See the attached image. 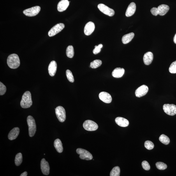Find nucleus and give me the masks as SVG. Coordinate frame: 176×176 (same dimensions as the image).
<instances>
[{
	"label": "nucleus",
	"instance_id": "f257e3e1",
	"mask_svg": "<svg viewBox=\"0 0 176 176\" xmlns=\"http://www.w3.org/2000/svg\"><path fill=\"white\" fill-rule=\"evenodd\" d=\"M7 63L10 68L12 69L17 68L20 65V60L19 57L17 54H13L9 55L7 59Z\"/></svg>",
	"mask_w": 176,
	"mask_h": 176
},
{
	"label": "nucleus",
	"instance_id": "f03ea898",
	"mask_svg": "<svg viewBox=\"0 0 176 176\" xmlns=\"http://www.w3.org/2000/svg\"><path fill=\"white\" fill-rule=\"evenodd\" d=\"M32 105L31 93L27 91L24 93L22 97L20 105L23 108H27L31 107Z\"/></svg>",
	"mask_w": 176,
	"mask_h": 176
},
{
	"label": "nucleus",
	"instance_id": "7ed1b4c3",
	"mask_svg": "<svg viewBox=\"0 0 176 176\" xmlns=\"http://www.w3.org/2000/svg\"><path fill=\"white\" fill-rule=\"evenodd\" d=\"M27 121L29 126V135L31 137H32L34 135L36 131L35 120L31 116L29 115L27 117Z\"/></svg>",
	"mask_w": 176,
	"mask_h": 176
},
{
	"label": "nucleus",
	"instance_id": "20e7f679",
	"mask_svg": "<svg viewBox=\"0 0 176 176\" xmlns=\"http://www.w3.org/2000/svg\"><path fill=\"white\" fill-rule=\"evenodd\" d=\"M55 112L58 119L60 122H63L66 119L65 109L61 106H58L55 108Z\"/></svg>",
	"mask_w": 176,
	"mask_h": 176
},
{
	"label": "nucleus",
	"instance_id": "39448f33",
	"mask_svg": "<svg viewBox=\"0 0 176 176\" xmlns=\"http://www.w3.org/2000/svg\"><path fill=\"white\" fill-rule=\"evenodd\" d=\"M76 152L80 155L79 157L82 159L90 160L93 158L92 155L86 150L78 148L76 150Z\"/></svg>",
	"mask_w": 176,
	"mask_h": 176
},
{
	"label": "nucleus",
	"instance_id": "423d86ee",
	"mask_svg": "<svg viewBox=\"0 0 176 176\" xmlns=\"http://www.w3.org/2000/svg\"><path fill=\"white\" fill-rule=\"evenodd\" d=\"M83 127L85 130L89 131H96L98 128V125L96 122L89 120L84 122Z\"/></svg>",
	"mask_w": 176,
	"mask_h": 176
},
{
	"label": "nucleus",
	"instance_id": "0eeeda50",
	"mask_svg": "<svg viewBox=\"0 0 176 176\" xmlns=\"http://www.w3.org/2000/svg\"><path fill=\"white\" fill-rule=\"evenodd\" d=\"M40 11V7L36 6L26 9L23 11V13L24 15L28 17H32L37 15Z\"/></svg>",
	"mask_w": 176,
	"mask_h": 176
},
{
	"label": "nucleus",
	"instance_id": "6e6552de",
	"mask_svg": "<svg viewBox=\"0 0 176 176\" xmlns=\"http://www.w3.org/2000/svg\"><path fill=\"white\" fill-rule=\"evenodd\" d=\"M65 27V25L63 23H60L55 25L51 29L48 33L49 36H54L61 31Z\"/></svg>",
	"mask_w": 176,
	"mask_h": 176
},
{
	"label": "nucleus",
	"instance_id": "1a4fd4ad",
	"mask_svg": "<svg viewBox=\"0 0 176 176\" xmlns=\"http://www.w3.org/2000/svg\"><path fill=\"white\" fill-rule=\"evenodd\" d=\"M98 7L99 10L101 12L106 15L109 16V17H112L115 15L114 11L113 9L109 7L105 4H99L98 6Z\"/></svg>",
	"mask_w": 176,
	"mask_h": 176
},
{
	"label": "nucleus",
	"instance_id": "9d476101",
	"mask_svg": "<svg viewBox=\"0 0 176 176\" xmlns=\"http://www.w3.org/2000/svg\"><path fill=\"white\" fill-rule=\"evenodd\" d=\"M163 108L164 112L167 114L171 116L176 114V105L173 104H164Z\"/></svg>",
	"mask_w": 176,
	"mask_h": 176
},
{
	"label": "nucleus",
	"instance_id": "9b49d317",
	"mask_svg": "<svg viewBox=\"0 0 176 176\" xmlns=\"http://www.w3.org/2000/svg\"><path fill=\"white\" fill-rule=\"evenodd\" d=\"M149 90V88L147 85H142L136 90L135 92V96L138 98L144 96L147 93Z\"/></svg>",
	"mask_w": 176,
	"mask_h": 176
},
{
	"label": "nucleus",
	"instance_id": "f8f14e48",
	"mask_svg": "<svg viewBox=\"0 0 176 176\" xmlns=\"http://www.w3.org/2000/svg\"><path fill=\"white\" fill-rule=\"evenodd\" d=\"M41 171L44 175H48L50 173V167L48 162L45 159L41 160Z\"/></svg>",
	"mask_w": 176,
	"mask_h": 176
},
{
	"label": "nucleus",
	"instance_id": "ddd939ff",
	"mask_svg": "<svg viewBox=\"0 0 176 176\" xmlns=\"http://www.w3.org/2000/svg\"><path fill=\"white\" fill-rule=\"evenodd\" d=\"M99 97L101 101L105 103H110L112 101V97L109 93L106 92H101L99 95Z\"/></svg>",
	"mask_w": 176,
	"mask_h": 176
},
{
	"label": "nucleus",
	"instance_id": "4468645a",
	"mask_svg": "<svg viewBox=\"0 0 176 176\" xmlns=\"http://www.w3.org/2000/svg\"><path fill=\"white\" fill-rule=\"evenodd\" d=\"M95 25L94 23L92 22H88L84 28V32L85 35H90L94 31Z\"/></svg>",
	"mask_w": 176,
	"mask_h": 176
},
{
	"label": "nucleus",
	"instance_id": "2eb2a0df",
	"mask_svg": "<svg viewBox=\"0 0 176 176\" xmlns=\"http://www.w3.org/2000/svg\"><path fill=\"white\" fill-rule=\"evenodd\" d=\"M68 0H61L57 5V9L59 12H62L66 10L69 5Z\"/></svg>",
	"mask_w": 176,
	"mask_h": 176
},
{
	"label": "nucleus",
	"instance_id": "dca6fc26",
	"mask_svg": "<svg viewBox=\"0 0 176 176\" xmlns=\"http://www.w3.org/2000/svg\"><path fill=\"white\" fill-rule=\"evenodd\" d=\"M153 59V55L150 52L145 53L143 57V61L146 65H149L152 63Z\"/></svg>",
	"mask_w": 176,
	"mask_h": 176
},
{
	"label": "nucleus",
	"instance_id": "f3484780",
	"mask_svg": "<svg viewBox=\"0 0 176 176\" xmlns=\"http://www.w3.org/2000/svg\"><path fill=\"white\" fill-rule=\"evenodd\" d=\"M57 63L55 61L51 62L48 66V70L49 75L54 76L56 73L57 70Z\"/></svg>",
	"mask_w": 176,
	"mask_h": 176
},
{
	"label": "nucleus",
	"instance_id": "a211bd4d",
	"mask_svg": "<svg viewBox=\"0 0 176 176\" xmlns=\"http://www.w3.org/2000/svg\"><path fill=\"white\" fill-rule=\"evenodd\" d=\"M136 10V4L134 2H131L129 4L126 12L127 17H130L133 15L135 13Z\"/></svg>",
	"mask_w": 176,
	"mask_h": 176
},
{
	"label": "nucleus",
	"instance_id": "6ab92c4d",
	"mask_svg": "<svg viewBox=\"0 0 176 176\" xmlns=\"http://www.w3.org/2000/svg\"><path fill=\"white\" fill-rule=\"evenodd\" d=\"M115 122L118 125L123 127L128 126L129 124L128 120L122 117H117L115 119Z\"/></svg>",
	"mask_w": 176,
	"mask_h": 176
},
{
	"label": "nucleus",
	"instance_id": "aec40b11",
	"mask_svg": "<svg viewBox=\"0 0 176 176\" xmlns=\"http://www.w3.org/2000/svg\"><path fill=\"white\" fill-rule=\"evenodd\" d=\"M20 133V129L18 127L13 129L8 134V138L10 140H13L17 138L19 135Z\"/></svg>",
	"mask_w": 176,
	"mask_h": 176
},
{
	"label": "nucleus",
	"instance_id": "412c9836",
	"mask_svg": "<svg viewBox=\"0 0 176 176\" xmlns=\"http://www.w3.org/2000/svg\"><path fill=\"white\" fill-rule=\"evenodd\" d=\"M158 15L161 16L165 15L169 10V7L166 5L162 4L157 8Z\"/></svg>",
	"mask_w": 176,
	"mask_h": 176
},
{
	"label": "nucleus",
	"instance_id": "4be33fe9",
	"mask_svg": "<svg viewBox=\"0 0 176 176\" xmlns=\"http://www.w3.org/2000/svg\"><path fill=\"white\" fill-rule=\"evenodd\" d=\"M125 73V69L123 68H117L113 70L112 73L113 77L116 78H121L122 77Z\"/></svg>",
	"mask_w": 176,
	"mask_h": 176
},
{
	"label": "nucleus",
	"instance_id": "5701e85b",
	"mask_svg": "<svg viewBox=\"0 0 176 176\" xmlns=\"http://www.w3.org/2000/svg\"><path fill=\"white\" fill-rule=\"evenodd\" d=\"M134 34L133 32L125 35L122 37V41L123 43L126 44L130 42L134 38Z\"/></svg>",
	"mask_w": 176,
	"mask_h": 176
},
{
	"label": "nucleus",
	"instance_id": "b1692460",
	"mask_svg": "<svg viewBox=\"0 0 176 176\" xmlns=\"http://www.w3.org/2000/svg\"><path fill=\"white\" fill-rule=\"evenodd\" d=\"M54 147L57 152L61 153L63 151V147L61 141L59 139L55 140L54 142Z\"/></svg>",
	"mask_w": 176,
	"mask_h": 176
},
{
	"label": "nucleus",
	"instance_id": "393cba45",
	"mask_svg": "<svg viewBox=\"0 0 176 176\" xmlns=\"http://www.w3.org/2000/svg\"><path fill=\"white\" fill-rule=\"evenodd\" d=\"M66 53L67 57L70 58H72L74 55V50L73 46L69 45L67 47Z\"/></svg>",
	"mask_w": 176,
	"mask_h": 176
},
{
	"label": "nucleus",
	"instance_id": "a878e982",
	"mask_svg": "<svg viewBox=\"0 0 176 176\" xmlns=\"http://www.w3.org/2000/svg\"><path fill=\"white\" fill-rule=\"evenodd\" d=\"M160 141L163 144L165 145H168L170 142L169 138L167 136L164 134H162L159 137Z\"/></svg>",
	"mask_w": 176,
	"mask_h": 176
},
{
	"label": "nucleus",
	"instance_id": "bb28decb",
	"mask_svg": "<svg viewBox=\"0 0 176 176\" xmlns=\"http://www.w3.org/2000/svg\"><path fill=\"white\" fill-rule=\"evenodd\" d=\"M23 161L22 155L21 153H18L15 156V163L16 166H19L21 164Z\"/></svg>",
	"mask_w": 176,
	"mask_h": 176
},
{
	"label": "nucleus",
	"instance_id": "cd10ccee",
	"mask_svg": "<svg viewBox=\"0 0 176 176\" xmlns=\"http://www.w3.org/2000/svg\"><path fill=\"white\" fill-rule=\"evenodd\" d=\"M102 63V62L101 60L97 59L95 60L90 63V66L92 68L96 69L100 67Z\"/></svg>",
	"mask_w": 176,
	"mask_h": 176
},
{
	"label": "nucleus",
	"instance_id": "c85d7f7f",
	"mask_svg": "<svg viewBox=\"0 0 176 176\" xmlns=\"http://www.w3.org/2000/svg\"><path fill=\"white\" fill-rule=\"evenodd\" d=\"M120 168L119 166H116L111 171L110 176H119L120 174Z\"/></svg>",
	"mask_w": 176,
	"mask_h": 176
},
{
	"label": "nucleus",
	"instance_id": "c756f323",
	"mask_svg": "<svg viewBox=\"0 0 176 176\" xmlns=\"http://www.w3.org/2000/svg\"><path fill=\"white\" fill-rule=\"evenodd\" d=\"M157 168L159 170H164L167 168L166 164L163 162H157L156 164Z\"/></svg>",
	"mask_w": 176,
	"mask_h": 176
},
{
	"label": "nucleus",
	"instance_id": "7c9ffc66",
	"mask_svg": "<svg viewBox=\"0 0 176 176\" xmlns=\"http://www.w3.org/2000/svg\"><path fill=\"white\" fill-rule=\"evenodd\" d=\"M66 75L68 79L69 82L73 83L75 81L72 73L69 69H67L66 71Z\"/></svg>",
	"mask_w": 176,
	"mask_h": 176
},
{
	"label": "nucleus",
	"instance_id": "2f4dec72",
	"mask_svg": "<svg viewBox=\"0 0 176 176\" xmlns=\"http://www.w3.org/2000/svg\"><path fill=\"white\" fill-rule=\"evenodd\" d=\"M145 147L147 149L150 150L153 149L154 145L153 143L151 141H147L145 143Z\"/></svg>",
	"mask_w": 176,
	"mask_h": 176
},
{
	"label": "nucleus",
	"instance_id": "473e14b6",
	"mask_svg": "<svg viewBox=\"0 0 176 176\" xmlns=\"http://www.w3.org/2000/svg\"><path fill=\"white\" fill-rule=\"evenodd\" d=\"M169 71L171 73H176V61L171 64L169 68Z\"/></svg>",
	"mask_w": 176,
	"mask_h": 176
},
{
	"label": "nucleus",
	"instance_id": "72a5a7b5",
	"mask_svg": "<svg viewBox=\"0 0 176 176\" xmlns=\"http://www.w3.org/2000/svg\"><path fill=\"white\" fill-rule=\"evenodd\" d=\"M6 87L3 83L0 82V95H3L6 91Z\"/></svg>",
	"mask_w": 176,
	"mask_h": 176
},
{
	"label": "nucleus",
	"instance_id": "f704fd0d",
	"mask_svg": "<svg viewBox=\"0 0 176 176\" xmlns=\"http://www.w3.org/2000/svg\"><path fill=\"white\" fill-rule=\"evenodd\" d=\"M103 47L102 44H99L98 46L96 45L95 46V48L93 50V53L94 54L96 55L98 54L101 52V49Z\"/></svg>",
	"mask_w": 176,
	"mask_h": 176
},
{
	"label": "nucleus",
	"instance_id": "c9c22d12",
	"mask_svg": "<svg viewBox=\"0 0 176 176\" xmlns=\"http://www.w3.org/2000/svg\"><path fill=\"white\" fill-rule=\"evenodd\" d=\"M142 167L145 170H149L150 169V167L149 164L146 161H144L142 162Z\"/></svg>",
	"mask_w": 176,
	"mask_h": 176
},
{
	"label": "nucleus",
	"instance_id": "e433bc0d",
	"mask_svg": "<svg viewBox=\"0 0 176 176\" xmlns=\"http://www.w3.org/2000/svg\"><path fill=\"white\" fill-rule=\"evenodd\" d=\"M151 12L152 14L154 16H157L158 15L157 8L156 7L153 8L151 9Z\"/></svg>",
	"mask_w": 176,
	"mask_h": 176
},
{
	"label": "nucleus",
	"instance_id": "4c0bfd02",
	"mask_svg": "<svg viewBox=\"0 0 176 176\" xmlns=\"http://www.w3.org/2000/svg\"><path fill=\"white\" fill-rule=\"evenodd\" d=\"M27 172H24L22 173L20 175V176H27Z\"/></svg>",
	"mask_w": 176,
	"mask_h": 176
},
{
	"label": "nucleus",
	"instance_id": "58836bf2",
	"mask_svg": "<svg viewBox=\"0 0 176 176\" xmlns=\"http://www.w3.org/2000/svg\"><path fill=\"white\" fill-rule=\"evenodd\" d=\"M173 41L174 43L176 44V34H175L174 38H173Z\"/></svg>",
	"mask_w": 176,
	"mask_h": 176
}]
</instances>
